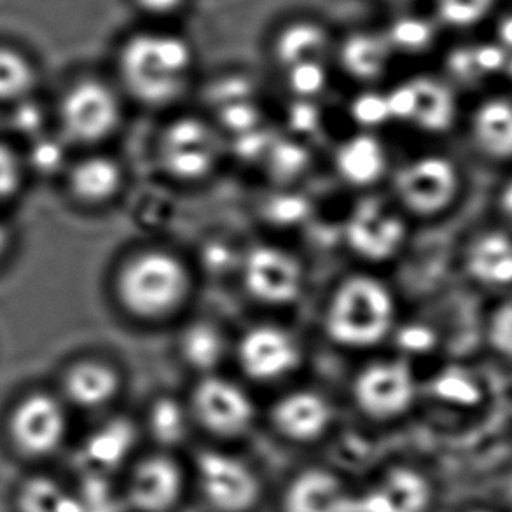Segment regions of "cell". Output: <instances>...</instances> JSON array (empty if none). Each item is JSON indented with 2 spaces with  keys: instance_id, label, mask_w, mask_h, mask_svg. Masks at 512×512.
Instances as JSON below:
<instances>
[{
  "instance_id": "obj_1",
  "label": "cell",
  "mask_w": 512,
  "mask_h": 512,
  "mask_svg": "<svg viewBox=\"0 0 512 512\" xmlns=\"http://www.w3.org/2000/svg\"><path fill=\"white\" fill-rule=\"evenodd\" d=\"M194 69L193 44L168 28H142L119 46V77L126 91L149 107L177 102L191 86Z\"/></svg>"
},
{
  "instance_id": "obj_2",
  "label": "cell",
  "mask_w": 512,
  "mask_h": 512,
  "mask_svg": "<svg viewBox=\"0 0 512 512\" xmlns=\"http://www.w3.org/2000/svg\"><path fill=\"white\" fill-rule=\"evenodd\" d=\"M193 289L191 271L168 250L147 249L130 257L116 280L119 303L135 319L154 322L172 317Z\"/></svg>"
},
{
  "instance_id": "obj_3",
  "label": "cell",
  "mask_w": 512,
  "mask_h": 512,
  "mask_svg": "<svg viewBox=\"0 0 512 512\" xmlns=\"http://www.w3.org/2000/svg\"><path fill=\"white\" fill-rule=\"evenodd\" d=\"M397 305L380 278L353 275L343 280L326 308L324 327L331 341L350 350H366L387 340Z\"/></svg>"
},
{
  "instance_id": "obj_4",
  "label": "cell",
  "mask_w": 512,
  "mask_h": 512,
  "mask_svg": "<svg viewBox=\"0 0 512 512\" xmlns=\"http://www.w3.org/2000/svg\"><path fill=\"white\" fill-rule=\"evenodd\" d=\"M464 172L455 158L425 153L406 161L394 177L395 198L416 217H439L450 212L464 193Z\"/></svg>"
},
{
  "instance_id": "obj_5",
  "label": "cell",
  "mask_w": 512,
  "mask_h": 512,
  "mask_svg": "<svg viewBox=\"0 0 512 512\" xmlns=\"http://www.w3.org/2000/svg\"><path fill=\"white\" fill-rule=\"evenodd\" d=\"M222 158V140L214 126L200 118H179L161 132L158 160L165 172L193 184L214 173Z\"/></svg>"
},
{
  "instance_id": "obj_6",
  "label": "cell",
  "mask_w": 512,
  "mask_h": 512,
  "mask_svg": "<svg viewBox=\"0 0 512 512\" xmlns=\"http://www.w3.org/2000/svg\"><path fill=\"white\" fill-rule=\"evenodd\" d=\"M418 397V381L406 360L367 364L353 381V401L371 420L390 422L406 415Z\"/></svg>"
},
{
  "instance_id": "obj_7",
  "label": "cell",
  "mask_w": 512,
  "mask_h": 512,
  "mask_svg": "<svg viewBox=\"0 0 512 512\" xmlns=\"http://www.w3.org/2000/svg\"><path fill=\"white\" fill-rule=\"evenodd\" d=\"M201 495L215 512H249L261 500V479L238 457L208 450L194 464Z\"/></svg>"
},
{
  "instance_id": "obj_8",
  "label": "cell",
  "mask_w": 512,
  "mask_h": 512,
  "mask_svg": "<svg viewBox=\"0 0 512 512\" xmlns=\"http://www.w3.org/2000/svg\"><path fill=\"white\" fill-rule=\"evenodd\" d=\"M240 270L245 291L263 305H292L305 289L303 264L292 252L277 245H256L247 250Z\"/></svg>"
},
{
  "instance_id": "obj_9",
  "label": "cell",
  "mask_w": 512,
  "mask_h": 512,
  "mask_svg": "<svg viewBox=\"0 0 512 512\" xmlns=\"http://www.w3.org/2000/svg\"><path fill=\"white\" fill-rule=\"evenodd\" d=\"M191 416L212 436L236 439L254 427L256 406L235 381L208 374L194 387Z\"/></svg>"
},
{
  "instance_id": "obj_10",
  "label": "cell",
  "mask_w": 512,
  "mask_h": 512,
  "mask_svg": "<svg viewBox=\"0 0 512 512\" xmlns=\"http://www.w3.org/2000/svg\"><path fill=\"white\" fill-rule=\"evenodd\" d=\"M7 436L14 450L28 460H44L62 448L67 437V415L55 397L32 394L13 409Z\"/></svg>"
},
{
  "instance_id": "obj_11",
  "label": "cell",
  "mask_w": 512,
  "mask_h": 512,
  "mask_svg": "<svg viewBox=\"0 0 512 512\" xmlns=\"http://www.w3.org/2000/svg\"><path fill=\"white\" fill-rule=\"evenodd\" d=\"M408 228L402 215L376 196L360 200L345 222V242L355 256L371 263L394 257L406 242Z\"/></svg>"
},
{
  "instance_id": "obj_12",
  "label": "cell",
  "mask_w": 512,
  "mask_h": 512,
  "mask_svg": "<svg viewBox=\"0 0 512 512\" xmlns=\"http://www.w3.org/2000/svg\"><path fill=\"white\" fill-rule=\"evenodd\" d=\"M465 133L472 153L497 170H512V93H485L465 116Z\"/></svg>"
},
{
  "instance_id": "obj_13",
  "label": "cell",
  "mask_w": 512,
  "mask_h": 512,
  "mask_svg": "<svg viewBox=\"0 0 512 512\" xmlns=\"http://www.w3.org/2000/svg\"><path fill=\"white\" fill-rule=\"evenodd\" d=\"M462 268L474 287L493 298L512 292V231L499 221L476 229L462 250Z\"/></svg>"
},
{
  "instance_id": "obj_14",
  "label": "cell",
  "mask_w": 512,
  "mask_h": 512,
  "mask_svg": "<svg viewBox=\"0 0 512 512\" xmlns=\"http://www.w3.org/2000/svg\"><path fill=\"white\" fill-rule=\"evenodd\" d=\"M301 345L294 334L273 324H263L243 334L236 357L243 373L256 381L282 380L301 362Z\"/></svg>"
},
{
  "instance_id": "obj_15",
  "label": "cell",
  "mask_w": 512,
  "mask_h": 512,
  "mask_svg": "<svg viewBox=\"0 0 512 512\" xmlns=\"http://www.w3.org/2000/svg\"><path fill=\"white\" fill-rule=\"evenodd\" d=\"M62 118L70 139L91 144L107 139L118 128L121 105L107 84L83 81L63 100Z\"/></svg>"
},
{
  "instance_id": "obj_16",
  "label": "cell",
  "mask_w": 512,
  "mask_h": 512,
  "mask_svg": "<svg viewBox=\"0 0 512 512\" xmlns=\"http://www.w3.org/2000/svg\"><path fill=\"white\" fill-rule=\"evenodd\" d=\"M184 486V471L172 457L149 455L132 467L126 502L135 512H170L182 499Z\"/></svg>"
},
{
  "instance_id": "obj_17",
  "label": "cell",
  "mask_w": 512,
  "mask_h": 512,
  "mask_svg": "<svg viewBox=\"0 0 512 512\" xmlns=\"http://www.w3.org/2000/svg\"><path fill=\"white\" fill-rule=\"evenodd\" d=\"M434 486L422 472L399 467L357 495V512H430Z\"/></svg>"
},
{
  "instance_id": "obj_18",
  "label": "cell",
  "mask_w": 512,
  "mask_h": 512,
  "mask_svg": "<svg viewBox=\"0 0 512 512\" xmlns=\"http://www.w3.org/2000/svg\"><path fill=\"white\" fill-rule=\"evenodd\" d=\"M273 427L292 443L319 441L333 425L334 409L324 395L313 390H294L278 399L271 411Z\"/></svg>"
},
{
  "instance_id": "obj_19",
  "label": "cell",
  "mask_w": 512,
  "mask_h": 512,
  "mask_svg": "<svg viewBox=\"0 0 512 512\" xmlns=\"http://www.w3.org/2000/svg\"><path fill=\"white\" fill-rule=\"evenodd\" d=\"M411 111L408 125L430 135L451 132L460 121L457 88L441 77L409 79Z\"/></svg>"
},
{
  "instance_id": "obj_20",
  "label": "cell",
  "mask_w": 512,
  "mask_h": 512,
  "mask_svg": "<svg viewBox=\"0 0 512 512\" xmlns=\"http://www.w3.org/2000/svg\"><path fill=\"white\" fill-rule=\"evenodd\" d=\"M333 35L322 21L308 16L287 20L275 30L271 55L282 69L306 62H327L334 55Z\"/></svg>"
},
{
  "instance_id": "obj_21",
  "label": "cell",
  "mask_w": 512,
  "mask_h": 512,
  "mask_svg": "<svg viewBox=\"0 0 512 512\" xmlns=\"http://www.w3.org/2000/svg\"><path fill=\"white\" fill-rule=\"evenodd\" d=\"M285 512H357V495L338 476L312 469L292 479L284 493Z\"/></svg>"
},
{
  "instance_id": "obj_22",
  "label": "cell",
  "mask_w": 512,
  "mask_h": 512,
  "mask_svg": "<svg viewBox=\"0 0 512 512\" xmlns=\"http://www.w3.org/2000/svg\"><path fill=\"white\" fill-rule=\"evenodd\" d=\"M334 56L345 74L360 83H373L387 72L395 55L383 28H355L336 41Z\"/></svg>"
},
{
  "instance_id": "obj_23",
  "label": "cell",
  "mask_w": 512,
  "mask_h": 512,
  "mask_svg": "<svg viewBox=\"0 0 512 512\" xmlns=\"http://www.w3.org/2000/svg\"><path fill=\"white\" fill-rule=\"evenodd\" d=\"M334 165L346 184L373 186L387 172V149L373 133H357L338 147Z\"/></svg>"
},
{
  "instance_id": "obj_24",
  "label": "cell",
  "mask_w": 512,
  "mask_h": 512,
  "mask_svg": "<svg viewBox=\"0 0 512 512\" xmlns=\"http://www.w3.org/2000/svg\"><path fill=\"white\" fill-rule=\"evenodd\" d=\"M119 374L104 362H81L65 378V394L83 409H100L118 395Z\"/></svg>"
},
{
  "instance_id": "obj_25",
  "label": "cell",
  "mask_w": 512,
  "mask_h": 512,
  "mask_svg": "<svg viewBox=\"0 0 512 512\" xmlns=\"http://www.w3.org/2000/svg\"><path fill=\"white\" fill-rule=\"evenodd\" d=\"M441 27L434 16L397 9L394 18L383 27L394 55L418 56L436 46Z\"/></svg>"
},
{
  "instance_id": "obj_26",
  "label": "cell",
  "mask_w": 512,
  "mask_h": 512,
  "mask_svg": "<svg viewBox=\"0 0 512 512\" xmlns=\"http://www.w3.org/2000/svg\"><path fill=\"white\" fill-rule=\"evenodd\" d=\"M180 357L187 366L208 376L214 374L217 366L228 352L226 336L221 329L210 322H194L182 333L179 341Z\"/></svg>"
},
{
  "instance_id": "obj_27",
  "label": "cell",
  "mask_w": 512,
  "mask_h": 512,
  "mask_svg": "<svg viewBox=\"0 0 512 512\" xmlns=\"http://www.w3.org/2000/svg\"><path fill=\"white\" fill-rule=\"evenodd\" d=\"M123 184V172L116 161L105 156H93L81 161L70 177V186L88 203H102L116 196Z\"/></svg>"
},
{
  "instance_id": "obj_28",
  "label": "cell",
  "mask_w": 512,
  "mask_h": 512,
  "mask_svg": "<svg viewBox=\"0 0 512 512\" xmlns=\"http://www.w3.org/2000/svg\"><path fill=\"white\" fill-rule=\"evenodd\" d=\"M18 512H83L76 495L51 476H30L16 492Z\"/></svg>"
},
{
  "instance_id": "obj_29",
  "label": "cell",
  "mask_w": 512,
  "mask_h": 512,
  "mask_svg": "<svg viewBox=\"0 0 512 512\" xmlns=\"http://www.w3.org/2000/svg\"><path fill=\"white\" fill-rule=\"evenodd\" d=\"M483 345L493 359L512 367V292L493 298L483 317Z\"/></svg>"
},
{
  "instance_id": "obj_30",
  "label": "cell",
  "mask_w": 512,
  "mask_h": 512,
  "mask_svg": "<svg viewBox=\"0 0 512 512\" xmlns=\"http://www.w3.org/2000/svg\"><path fill=\"white\" fill-rule=\"evenodd\" d=\"M434 394L455 406L476 408L485 399V383L467 367L450 366L437 374Z\"/></svg>"
},
{
  "instance_id": "obj_31",
  "label": "cell",
  "mask_w": 512,
  "mask_h": 512,
  "mask_svg": "<svg viewBox=\"0 0 512 512\" xmlns=\"http://www.w3.org/2000/svg\"><path fill=\"white\" fill-rule=\"evenodd\" d=\"M499 0H432V16L441 28L472 30L485 23Z\"/></svg>"
},
{
  "instance_id": "obj_32",
  "label": "cell",
  "mask_w": 512,
  "mask_h": 512,
  "mask_svg": "<svg viewBox=\"0 0 512 512\" xmlns=\"http://www.w3.org/2000/svg\"><path fill=\"white\" fill-rule=\"evenodd\" d=\"M35 72L25 56L0 48V100H21L34 86Z\"/></svg>"
},
{
  "instance_id": "obj_33",
  "label": "cell",
  "mask_w": 512,
  "mask_h": 512,
  "mask_svg": "<svg viewBox=\"0 0 512 512\" xmlns=\"http://www.w3.org/2000/svg\"><path fill=\"white\" fill-rule=\"evenodd\" d=\"M187 409L170 397H161L149 409V430L156 441L177 444L187 432Z\"/></svg>"
},
{
  "instance_id": "obj_34",
  "label": "cell",
  "mask_w": 512,
  "mask_h": 512,
  "mask_svg": "<svg viewBox=\"0 0 512 512\" xmlns=\"http://www.w3.org/2000/svg\"><path fill=\"white\" fill-rule=\"evenodd\" d=\"M285 81L299 100H312L327 86V62H306L285 69Z\"/></svg>"
},
{
  "instance_id": "obj_35",
  "label": "cell",
  "mask_w": 512,
  "mask_h": 512,
  "mask_svg": "<svg viewBox=\"0 0 512 512\" xmlns=\"http://www.w3.org/2000/svg\"><path fill=\"white\" fill-rule=\"evenodd\" d=\"M352 116L364 128H378L392 119L387 93L366 91L353 98Z\"/></svg>"
},
{
  "instance_id": "obj_36",
  "label": "cell",
  "mask_w": 512,
  "mask_h": 512,
  "mask_svg": "<svg viewBox=\"0 0 512 512\" xmlns=\"http://www.w3.org/2000/svg\"><path fill=\"white\" fill-rule=\"evenodd\" d=\"M130 436H132V430H130L128 423H111V425L104 427L91 439V455L97 457L98 460L118 457L119 453L125 448L126 443L130 441Z\"/></svg>"
},
{
  "instance_id": "obj_37",
  "label": "cell",
  "mask_w": 512,
  "mask_h": 512,
  "mask_svg": "<svg viewBox=\"0 0 512 512\" xmlns=\"http://www.w3.org/2000/svg\"><path fill=\"white\" fill-rule=\"evenodd\" d=\"M268 215L271 221L280 224H294L299 222L306 215V201L301 196H275L268 203Z\"/></svg>"
},
{
  "instance_id": "obj_38",
  "label": "cell",
  "mask_w": 512,
  "mask_h": 512,
  "mask_svg": "<svg viewBox=\"0 0 512 512\" xmlns=\"http://www.w3.org/2000/svg\"><path fill=\"white\" fill-rule=\"evenodd\" d=\"M20 186V165L14 154L0 146V205L9 200Z\"/></svg>"
},
{
  "instance_id": "obj_39",
  "label": "cell",
  "mask_w": 512,
  "mask_h": 512,
  "mask_svg": "<svg viewBox=\"0 0 512 512\" xmlns=\"http://www.w3.org/2000/svg\"><path fill=\"white\" fill-rule=\"evenodd\" d=\"M436 334L432 329L422 324L408 326L399 333V343L406 352L427 353L436 345Z\"/></svg>"
},
{
  "instance_id": "obj_40",
  "label": "cell",
  "mask_w": 512,
  "mask_h": 512,
  "mask_svg": "<svg viewBox=\"0 0 512 512\" xmlns=\"http://www.w3.org/2000/svg\"><path fill=\"white\" fill-rule=\"evenodd\" d=\"M32 161L39 172H55L62 167L63 147L56 140H41L34 146Z\"/></svg>"
},
{
  "instance_id": "obj_41",
  "label": "cell",
  "mask_w": 512,
  "mask_h": 512,
  "mask_svg": "<svg viewBox=\"0 0 512 512\" xmlns=\"http://www.w3.org/2000/svg\"><path fill=\"white\" fill-rule=\"evenodd\" d=\"M132 6L153 20H167L184 11L189 0H130Z\"/></svg>"
},
{
  "instance_id": "obj_42",
  "label": "cell",
  "mask_w": 512,
  "mask_h": 512,
  "mask_svg": "<svg viewBox=\"0 0 512 512\" xmlns=\"http://www.w3.org/2000/svg\"><path fill=\"white\" fill-rule=\"evenodd\" d=\"M497 219L500 224H504L506 228L512 231V170L507 175V180L500 187L499 194H497Z\"/></svg>"
},
{
  "instance_id": "obj_43",
  "label": "cell",
  "mask_w": 512,
  "mask_h": 512,
  "mask_svg": "<svg viewBox=\"0 0 512 512\" xmlns=\"http://www.w3.org/2000/svg\"><path fill=\"white\" fill-rule=\"evenodd\" d=\"M16 128L20 132L32 133L41 126L42 112L35 104H23L20 109L16 111Z\"/></svg>"
},
{
  "instance_id": "obj_44",
  "label": "cell",
  "mask_w": 512,
  "mask_h": 512,
  "mask_svg": "<svg viewBox=\"0 0 512 512\" xmlns=\"http://www.w3.org/2000/svg\"><path fill=\"white\" fill-rule=\"evenodd\" d=\"M493 41L506 49L509 55H512V13L502 14L497 18Z\"/></svg>"
},
{
  "instance_id": "obj_45",
  "label": "cell",
  "mask_w": 512,
  "mask_h": 512,
  "mask_svg": "<svg viewBox=\"0 0 512 512\" xmlns=\"http://www.w3.org/2000/svg\"><path fill=\"white\" fill-rule=\"evenodd\" d=\"M380 2L395 7V9H404V7H409V4H413L415 0H380Z\"/></svg>"
},
{
  "instance_id": "obj_46",
  "label": "cell",
  "mask_w": 512,
  "mask_h": 512,
  "mask_svg": "<svg viewBox=\"0 0 512 512\" xmlns=\"http://www.w3.org/2000/svg\"><path fill=\"white\" fill-rule=\"evenodd\" d=\"M507 84H509V93H512V55H509V60H507L506 72H504V77H502Z\"/></svg>"
},
{
  "instance_id": "obj_47",
  "label": "cell",
  "mask_w": 512,
  "mask_h": 512,
  "mask_svg": "<svg viewBox=\"0 0 512 512\" xmlns=\"http://www.w3.org/2000/svg\"><path fill=\"white\" fill-rule=\"evenodd\" d=\"M462 512H502V511H500V509H497V507L483 506V504H481V506L469 507V509H465V511H462Z\"/></svg>"
},
{
  "instance_id": "obj_48",
  "label": "cell",
  "mask_w": 512,
  "mask_h": 512,
  "mask_svg": "<svg viewBox=\"0 0 512 512\" xmlns=\"http://www.w3.org/2000/svg\"><path fill=\"white\" fill-rule=\"evenodd\" d=\"M7 243V229L2 222H0V252L4 250V247H6Z\"/></svg>"
}]
</instances>
